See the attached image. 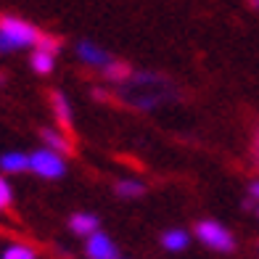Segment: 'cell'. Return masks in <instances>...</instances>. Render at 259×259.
<instances>
[{"instance_id":"cell-9","label":"cell","mask_w":259,"mask_h":259,"mask_svg":"<svg viewBox=\"0 0 259 259\" xmlns=\"http://www.w3.org/2000/svg\"><path fill=\"white\" fill-rule=\"evenodd\" d=\"M51 109H53V116L58 119V124H64L69 127L74 119V114H72V103H69V98L64 96L61 90H56L53 96H51Z\"/></svg>"},{"instance_id":"cell-7","label":"cell","mask_w":259,"mask_h":259,"mask_svg":"<svg viewBox=\"0 0 259 259\" xmlns=\"http://www.w3.org/2000/svg\"><path fill=\"white\" fill-rule=\"evenodd\" d=\"M0 172H6V175L29 172V154H21V151H6V154L0 156Z\"/></svg>"},{"instance_id":"cell-15","label":"cell","mask_w":259,"mask_h":259,"mask_svg":"<svg viewBox=\"0 0 259 259\" xmlns=\"http://www.w3.org/2000/svg\"><path fill=\"white\" fill-rule=\"evenodd\" d=\"M11 201H14V188H11V183L6 178H0V211H6L11 206Z\"/></svg>"},{"instance_id":"cell-10","label":"cell","mask_w":259,"mask_h":259,"mask_svg":"<svg viewBox=\"0 0 259 259\" xmlns=\"http://www.w3.org/2000/svg\"><path fill=\"white\" fill-rule=\"evenodd\" d=\"M29 66H32V72L34 74H51L53 69H56V53H48V51H40V48H34L32 56H29Z\"/></svg>"},{"instance_id":"cell-2","label":"cell","mask_w":259,"mask_h":259,"mask_svg":"<svg viewBox=\"0 0 259 259\" xmlns=\"http://www.w3.org/2000/svg\"><path fill=\"white\" fill-rule=\"evenodd\" d=\"M196 238L201 241L206 249L217 251V254H230L235 249V238L233 233L217 220H201L196 225Z\"/></svg>"},{"instance_id":"cell-13","label":"cell","mask_w":259,"mask_h":259,"mask_svg":"<svg viewBox=\"0 0 259 259\" xmlns=\"http://www.w3.org/2000/svg\"><path fill=\"white\" fill-rule=\"evenodd\" d=\"M0 259H37V251H34L32 246H27V243H11V246L3 249Z\"/></svg>"},{"instance_id":"cell-17","label":"cell","mask_w":259,"mask_h":259,"mask_svg":"<svg viewBox=\"0 0 259 259\" xmlns=\"http://www.w3.org/2000/svg\"><path fill=\"white\" fill-rule=\"evenodd\" d=\"M251 159H254V164L259 167V130L254 133V143H251Z\"/></svg>"},{"instance_id":"cell-3","label":"cell","mask_w":259,"mask_h":259,"mask_svg":"<svg viewBox=\"0 0 259 259\" xmlns=\"http://www.w3.org/2000/svg\"><path fill=\"white\" fill-rule=\"evenodd\" d=\"M29 172H34L42 180H61L66 175V159H64V154L42 146L29 154Z\"/></svg>"},{"instance_id":"cell-11","label":"cell","mask_w":259,"mask_h":259,"mask_svg":"<svg viewBox=\"0 0 259 259\" xmlns=\"http://www.w3.org/2000/svg\"><path fill=\"white\" fill-rule=\"evenodd\" d=\"M42 140H45V148L58 151V154H69V151H72V140H69L61 130L45 127V130H42Z\"/></svg>"},{"instance_id":"cell-18","label":"cell","mask_w":259,"mask_h":259,"mask_svg":"<svg viewBox=\"0 0 259 259\" xmlns=\"http://www.w3.org/2000/svg\"><path fill=\"white\" fill-rule=\"evenodd\" d=\"M249 193H251V198H254V201L259 204V180H254V183H251V188H249Z\"/></svg>"},{"instance_id":"cell-6","label":"cell","mask_w":259,"mask_h":259,"mask_svg":"<svg viewBox=\"0 0 259 259\" xmlns=\"http://www.w3.org/2000/svg\"><path fill=\"white\" fill-rule=\"evenodd\" d=\"M69 230L79 238H90L93 233L101 230V222L96 214H90V211H77V214L69 217Z\"/></svg>"},{"instance_id":"cell-5","label":"cell","mask_w":259,"mask_h":259,"mask_svg":"<svg viewBox=\"0 0 259 259\" xmlns=\"http://www.w3.org/2000/svg\"><path fill=\"white\" fill-rule=\"evenodd\" d=\"M77 58H79L85 66H93V69H106V66L111 64V56L106 53L101 45L90 42V40L77 42Z\"/></svg>"},{"instance_id":"cell-14","label":"cell","mask_w":259,"mask_h":259,"mask_svg":"<svg viewBox=\"0 0 259 259\" xmlns=\"http://www.w3.org/2000/svg\"><path fill=\"white\" fill-rule=\"evenodd\" d=\"M103 74H106V79H111V82H127L130 77H133V69H130L127 64L114 61V58H111V64L103 69Z\"/></svg>"},{"instance_id":"cell-8","label":"cell","mask_w":259,"mask_h":259,"mask_svg":"<svg viewBox=\"0 0 259 259\" xmlns=\"http://www.w3.org/2000/svg\"><path fill=\"white\" fill-rule=\"evenodd\" d=\"M161 246L167 249L169 254H180L191 246V233L183 230V228H169L167 233L161 235Z\"/></svg>"},{"instance_id":"cell-12","label":"cell","mask_w":259,"mask_h":259,"mask_svg":"<svg viewBox=\"0 0 259 259\" xmlns=\"http://www.w3.org/2000/svg\"><path fill=\"white\" fill-rule=\"evenodd\" d=\"M114 191H116L119 198H140L146 193V185L140 180H135V178H122L119 183L114 185Z\"/></svg>"},{"instance_id":"cell-1","label":"cell","mask_w":259,"mask_h":259,"mask_svg":"<svg viewBox=\"0 0 259 259\" xmlns=\"http://www.w3.org/2000/svg\"><path fill=\"white\" fill-rule=\"evenodd\" d=\"M40 40V29L19 16H0V53H14L34 48Z\"/></svg>"},{"instance_id":"cell-16","label":"cell","mask_w":259,"mask_h":259,"mask_svg":"<svg viewBox=\"0 0 259 259\" xmlns=\"http://www.w3.org/2000/svg\"><path fill=\"white\" fill-rule=\"evenodd\" d=\"M34 48H40V51H48V53H58V40L51 37V34H40V40Z\"/></svg>"},{"instance_id":"cell-4","label":"cell","mask_w":259,"mask_h":259,"mask_svg":"<svg viewBox=\"0 0 259 259\" xmlns=\"http://www.w3.org/2000/svg\"><path fill=\"white\" fill-rule=\"evenodd\" d=\"M85 254H88V259H119L116 256V243L111 241V235L103 233V230L85 238Z\"/></svg>"},{"instance_id":"cell-19","label":"cell","mask_w":259,"mask_h":259,"mask_svg":"<svg viewBox=\"0 0 259 259\" xmlns=\"http://www.w3.org/2000/svg\"><path fill=\"white\" fill-rule=\"evenodd\" d=\"M249 6H251L254 11H259V0H249Z\"/></svg>"}]
</instances>
